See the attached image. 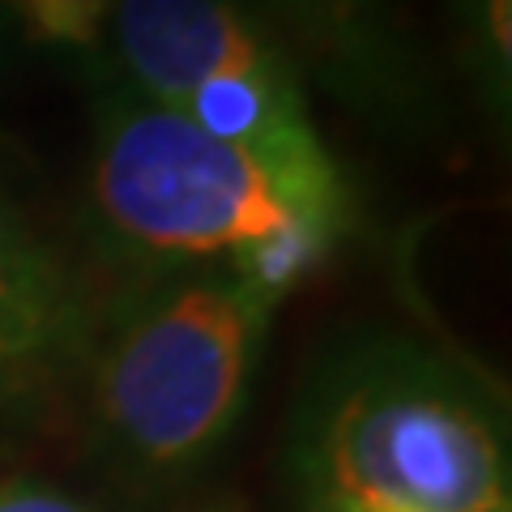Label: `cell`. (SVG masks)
Returning a JSON list of instances; mask_svg holds the SVG:
<instances>
[{"label": "cell", "mask_w": 512, "mask_h": 512, "mask_svg": "<svg viewBox=\"0 0 512 512\" xmlns=\"http://www.w3.org/2000/svg\"><path fill=\"white\" fill-rule=\"evenodd\" d=\"M282 299L222 265L146 274L99 312L77 380L90 431L124 478L184 483L235 431Z\"/></svg>", "instance_id": "3"}, {"label": "cell", "mask_w": 512, "mask_h": 512, "mask_svg": "<svg viewBox=\"0 0 512 512\" xmlns=\"http://www.w3.org/2000/svg\"><path fill=\"white\" fill-rule=\"evenodd\" d=\"M94 329L82 274L0 192V453L77 397Z\"/></svg>", "instance_id": "5"}, {"label": "cell", "mask_w": 512, "mask_h": 512, "mask_svg": "<svg viewBox=\"0 0 512 512\" xmlns=\"http://www.w3.org/2000/svg\"><path fill=\"white\" fill-rule=\"evenodd\" d=\"M22 22L47 43L90 47L111 22V0H13Z\"/></svg>", "instance_id": "7"}, {"label": "cell", "mask_w": 512, "mask_h": 512, "mask_svg": "<svg viewBox=\"0 0 512 512\" xmlns=\"http://www.w3.org/2000/svg\"><path fill=\"white\" fill-rule=\"evenodd\" d=\"M0 512H90L56 487L30 483V478H5L0 483Z\"/></svg>", "instance_id": "8"}, {"label": "cell", "mask_w": 512, "mask_h": 512, "mask_svg": "<svg viewBox=\"0 0 512 512\" xmlns=\"http://www.w3.org/2000/svg\"><path fill=\"white\" fill-rule=\"evenodd\" d=\"M205 512H235L231 504H214V508H205Z\"/></svg>", "instance_id": "9"}, {"label": "cell", "mask_w": 512, "mask_h": 512, "mask_svg": "<svg viewBox=\"0 0 512 512\" xmlns=\"http://www.w3.org/2000/svg\"><path fill=\"white\" fill-rule=\"evenodd\" d=\"M291 512H508V423L487 380L406 333L312 367L286 423Z\"/></svg>", "instance_id": "2"}, {"label": "cell", "mask_w": 512, "mask_h": 512, "mask_svg": "<svg viewBox=\"0 0 512 512\" xmlns=\"http://www.w3.org/2000/svg\"><path fill=\"white\" fill-rule=\"evenodd\" d=\"M86 222L94 244L141 278L222 265L282 299L350 227V192L329 154L231 146L120 90L94 128Z\"/></svg>", "instance_id": "1"}, {"label": "cell", "mask_w": 512, "mask_h": 512, "mask_svg": "<svg viewBox=\"0 0 512 512\" xmlns=\"http://www.w3.org/2000/svg\"><path fill=\"white\" fill-rule=\"evenodd\" d=\"M137 94L201 133L278 158H325L291 56L244 0H111Z\"/></svg>", "instance_id": "4"}, {"label": "cell", "mask_w": 512, "mask_h": 512, "mask_svg": "<svg viewBox=\"0 0 512 512\" xmlns=\"http://www.w3.org/2000/svg\"><path fill=\"white\" fill-rule=\"evenodd\" d=\"M261 9L295 26L320 52H338V60L355 64V69L376 60V26L367 22V0H261Z\"/></svg>", "instance_id": "6"}]
</instances>
